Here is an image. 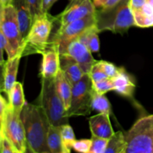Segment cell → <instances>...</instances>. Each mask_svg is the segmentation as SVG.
Wrapping results in <instances>:
<instances>
[{"label":"cell","instance_id":"obj_1","mask_svg":"<svg viewBox=\"0 0 153 153\" xmlns=\"http://www.w3.org/2000/svg\"><path fill=\"white\" fill-rule=\"evenodd\" d=\"M25 129L27 151L34 153H50L47 134L50 123L43 109L37 104L25 102L20 113Z\"/></svg>","mask_w":153,"mask_h":153},{"label":"cell","instance_id":"obj_2","mask_svg":"<svg viewBox=\"0 0 153 153\" xmlns=\"http://www.w3.org/2000/svg\"><path fill=\"white\" fill-rule=\"evenodd\" d=\"M129 1L122 0L113 7L96 9L94 16L97 31H110L114 34H123L131 27L135 26Z\"/></svg>","mask_w":153,"mask_h":153},{"label":"cell","instance_id":"obj_3","mask_svg":"<svg viewBox=\"0 0 153 153\" xmlns=\"http://www.w3.org/2000/svg\"><path fill=\"white\" fill-rule=\"evenodd\" d=\"M50 125L61 126L69 124V117L55 88V79L41 78V89L37 100Z\"/></svg>","mask_w":153,"mask_h":153},{"label":"cell","instance_id":"obj_4","mask_svg":"<svg viewBox=\"0 0 153 153\" xmlns=\"http://www.w3.org/2000/svg\"><path fill=\"white\" fill-rule=\"evenodd\" d=\"M55 17L49 13H43L33 22L29 32L24 39L22 57L43 54L49 47V39Z\"/></svg>","mask_w":153,"mask_h":153},{"label":"cell","instance_id":"obj_5","mask_svg":"<svg viewBox=\"0 0 153 153\" xmlns=\"http://www.w3.org/2000/svg\"><path fill=\"white\" fill-rule=\"evenodd\" d=\"M125 153H153V114L137 120L125 134Z\"/></svg>","mask_w":153,"mask_h":153},{"label":"cell","instance_id":"obj_6","mask_svg":"<svg viewBox=\"0 0 153 153\" xmlns=\"http://www.w3.org/2000/svg\"><path fill=\"white\" fill-rule=\"evenodd\" d=\"M96 20L94 14L88 15L63 26H58L53 36L49 39V47L64 54L70 43L79 38L90 28L95 26Z\"/></svg>","mask_w":153,"mask_h":153},{"label":"cell","instance_id":"obj_7","mask_svg":"<svg viewBox=\"0 0 153 153\" xmlns=\"http://www.w3.org/2000/svg\"><path fill=\"white\" fill-rule=\"evenodd\" d=\"M0 30L7 41L5 52L7 58H12L23 49V37L21 34L16 10L12 4L4 7V15Z\"/></svg>","mask_w":153,"mask_h":153},{"label":"cell","instance_id":"obj_8","mask_svg":"<svg viewBox=\"0 0 153 153\" xmlns=\"http://www.w3.org/2000/svg\"><path fill=\"white\" fill-rule=\"evenodd\" d=\"M94 94L93 83L89 75L85 74L78 82L73 85L70 106L67 110L69 117L88 116L92 111Z\"/></svg>","mask_w":153,"mask_h":153},{"label":"cell","instance_id":"obj_9","mask_svg":"<svg viewBox=\"0 0 153 153\" xmlns=\"http://www.w3.org/2000/svg\"><path fill=\"white\" fill-rule=\"evenodd\" d=\"M1 128L3 135L10 140L16 152H27L26 137L20 114L14 111L9 104L1 120Z\"/></svg>","mask_w":153,"mask_h":153},{"label":"cell","instance_id":"obj_10","mask_svg":"<svg viewBox=\"0 0 153 153\" xmlns=\"http://www.w3.org/2000/svg\"><path fill=\"white\" fill-rule=\"evenodd\" d=\"M96 11L92 0H69V4L60 14L57 15L55 22L63 26L77 19L94 14Z\"/></svg>","mask_w":153,"mask_h":153},{"label":"cell","instance_id":"obj_11","mask_svg":"<svg viewBox=\"0 0 153 153\" xmlns=\"http://www.w3.org/2000/svg\"><path fill=\"white\" fill-rule=\"evenodd\" d=\"M64 54L75 60L85 74H89L92 67L97 62L92 56V52L79 39L69 43Z\"/></svg>","mask_w":153,"mask_h":153},{"label":"cell","instance_id":"obj_12","mask_svg":"<svg viewBox=\"0 0 153 153\" xmlns=\"http://www.w3.org/2000/svg\"><path fill=\"white\" fill-rule=\"evenodd\" d=\"M43 61L40 68V77L55 79L61 68L60 53L53 48H48L43 54Z\"/></svg>","mask_w":153,"mask_h":153},{"label":"cell","instance_id":"obj_13","mask_svg":"<svg viewBox=\"0 0 153 153\" xmlns=\"http://www.w3.org/2000/svg\"><path fill=\"white\" fill-rule=\"evenodd\" d=\"M112 81L114 91L123 97L133 100L136 88L135 81L124 67H120L119 73L116 77L112 79Z\"/></svg>","mask_w":153,"mask_h":153},{"label":"cell","instance_id":"obj_14","mask_svg":"<svg viewBox=\"0 0 153 153\" xmlns=\"http://www.w3.org/2000/svg\"><path fill=\"white\" fill-rule=\"evenodd\" d=\"M88 122L92 135L109 139L114 133L108 114L99 113L90 117Z\"/></svg>","mask_w":153,"mask_h":153},{"label":"cell","instance_id":"obj_15","mask_svg":"<svg viewBox=\"0 0 153 153\" xmlns=\"http://www.w3.org/2000/svg\"><path fill=\"white\" fill-rule=\"evenodd\" d=\"M11 4L16 10L19 28L24 40L29 32L33 23L31 11L26 0H13Z\"/></svg>","mask_w":153,"mask_h":153},{"label":"cell","instance_id":"obj_16","mask_svg":"<svg viewBox=\"0 0 153 153\" xmlns=\"http://www.w3.org/2000/svg\"><path fill=\"white\" fill-rule=\"evenodd\" d=\"M21 58H22V52H19L12 58H7L4 64V92L7 96L16 82V76Z\"/></svg>","mask_w":153,"mask_h":153},{"label":"cell","instance_id":"obj_17","mask_svg":"<svg viewBox=\"0 0 153 153\" xmlns=\"http://www.w3.org/2000/svg\"><path fill=\"white\" fill-rule=\"evenodd\" d=\"M61 69L71 85L79 82L85 75L83 70L75 60L64 54H60Z\"/></svg>","mask_w":153,"mask_h":153},{"label":"cell","instance_id":"obj_18","mask_svg":"<svg viewBox=\"0 0 153 153\" xmlns=\"http://www.w3.org/2000/svg\"><path fill=\"white\" fill-rule=\"evenodd\" d=\"M55 81L57 93L59 95L66 110L67 111L70 108V102H71L73 85L66 77L61 68H60L56 77L55 78Z\"/></svg>","mask_w":153,"mask_h":153},{"label":"cell","instance_id":"obj_19","mask_svg":"<svg viewBox=\"0 0 153 153\" xmlns=\"http://www.w3.org/2000/svg\"><path fill=\"white\" fill-rule=\"evenodd\" d=\"M7 97H8L9 101L8 103L10 107L16 113L20 114L26 102L22 83L16 82Z\"/></svg>","mask_w":153,"mask_h":153},{"label":"cell","instance_id":"obj_20","mask_svg":"<svg viewBox=\"0 0 153 153\" xmlns=\"http://www.w3.org/2000/svg\"><path fill=\"white\" fill-rule=\"evenodd\" d=\"M61 126L50 125L47 134V145L50 153H64L62 139H61Z\"/></svg>","mask_w":153,"mask_h":153},{"label":"cell","instance_id":"obj_21","mask_svg":"<svg viewBox=\"0 0 153 153\" xmlns=\"http://www.w3.org/2000/svg\"><path fill=\"white\" fill-rule=\"evenodd\" d=\"M126 146L125 134L121 131H118L114 133L108 139L105 153H125Z\"/></svg>","mask_w":153,"mask_h":153},{"label":"cell","instance_id":"obj_22","mask_svg":"<svg viewBox=\"0 0 153 153\" xmlns=\"http://www.w3.org/2000/svg\"><path fill=\"white\" fill-rule=\"evenodd\" d=\"M99 32L96 29V26L90 28L79 37V40L84 43L91 52L97 53L100 51V39Z\"/></svg>","mask_w":153,"mask_h":153},{"label":"cell","instance_id":"obj_23","mask_svg":"<svg viewBox=\"0 0 153 153\" xmlns=\"http://www.w3.org/2000/svg\"><path fill=\"white\" fill-rule=\"evenodd\" d=\"M92 110L101 114H111L112 109L111 103L105 94H100L94 91L92 99Z\"/></svg>","mask_w":153,"mask_h":153},{"label":"cell","instance_id":"obj_24","mask_svg":"<svg viewBox=\"0 0 153 153\" xmlns=\"http://www.w3.org/2000/svg\"><path fill=\"white\" fill-rule=\"evenodd\" d=\"M61 139H62L64 153H70L73 145L76 141V136L73 128L69 124L61 126Z\"/></svg>","mask_w":153,"mask_h":153},{"label":"cell","instance_id":"obj_25","mask_svg":"<svg viewBox=\"0 0 153 153\" xmlns=\"http://www.w3.org/2000/svg\"><path fill=\"white\" fill-rule=\"evenodd\" d=\"M91 144L90 153H105V149L107 148L108 139L99 137L97 136L92 135L91 137Z\"/></svg>","mask_w":153,"mask_h":153},{"label":"cell","instance_id":"obj_26","mask_svg":"<svg viewBox=\"0 0 153 153\" xmlns=\"http://www.w3.org/2000/svg\"><path fill=\"white\" fill-rule=\"evenodd\" d=\"M93 83V82H92ZM93 89L95 92L100 94H105L111 91H114V85L112 79H105L103 80L93 83Z\"/></svg>","mask_w":153,"mask_h":153},{"label":"cell","instance_id":"obj_27","mask_svg":"<svg viewBox=\"0 0 153 153\" xmlns=\"http://www.w3.org/2000/svg\"><path fill=\"white\" fill-rule=\"evenodd\" d=\"M135 26L140 28H149L153 26V14L145 15L139 12L133 13Z\"/></svg>","mask_w":153,"mask_h":153},{"label":"cell","instance_id":"obj_28","mask_svg":"<svg viewBox=\"0 0 153 153\" xmlns=\"http://www.w3.org/2000/svg\"><path fill=\"white\" fill-rule=\"evenodd\" d=\"M97 62L109 79H114L119 73L120 67H116L112 63L105 61H97Z\"/></svg>","mask_w":153,"mask_h":153},{"label":"cell","instance_id":"obj_29","mask_svg":"<svg viewBox=\"0 0 153 153\" xmlns=\"http://www.w3.org/2000/svg\"><path fill=\"white\" fill-rule=\"evenodd\" d=\"M89 76L91 78L92 82H100V81L103 80L105 79H107L108 76L105 73V72L103 71L102 69L101 68V67L100 66V64H98V62L95 63L94 64V66L91 68V71L89 73Z\"/></svg>","mask_w":153,"mask_h":153},{"label":"cell","instance_id":"obj_30","mask_svg":"<svg viewBox=\"0 0 153 153\" xmlns=\"http://www.w3.org/2000/svg\"><path fill=\"white\" fill-rule=\"evenodd\" d=\"M42 1L43 0H26L27 4L31 11L33 22L36 18L43 14L42 12Z\"/></svg>","mask_w":153,"mask_h":153},{"label":"cell","instance_id":"obj_31","mask_svg":"<svg viewBox=\"0 0 153 153\" xmlns=\"http://www.w3.org/2000/svg\"><path fill=\"white\" fill-rule=\"evenodd\" d=\"M92 141L91 139H81V140H76L73 145V149L76 152L81 153H88L90 152Z\"/></svg>","mask_w":153,"mask_h":153},{"label":"cell","instance_id":"obj_32","mask_svg":"<svg viewBox=\"0 0 153 153\" xmlns=\"http://www.w3.org/2000/svg\"><path fill=\"white\" fill-rule=\"evenodd\" d=\"M121 1L122 0H94L93 2L96 9H100L113 7Z\"/></svg>","mask_w":153,"mask_h":153},{"label":"cell","instance_id":"obj_33","mask_svg":"<svg viewBox=\"0 0 153 153\" xmlns=\"http://www.w3.org/2000/svg\"><path fill=\"white\" fill-rule=\"evenodd\" d=\"M1 153H17L16 149L13 147V144L10 143V140L3 135L2 143H1Z\"/></svg>","mask_w":153,"mask_h":153},{"label":"cell","instance_id":"obj_34","mask_svg":"<svg viewBox=\"0 0 153 153\" xmlns=\"http://www.w3.org/2000/svg\"><path fill=\"white\" fill-rule=\"evenodd\" d=\"M6 45H7L6 39L4 37V34H2V32L0 30V63L1 64H4L5 63V61H4V58H3V52H4V50H5Z\"/></svg>","mask_w":153,"mask_h":153},{"label":"cell","instance_id":"obj_35","mask_svg":"<svg viewBox=\"0 0 153 153\" xmlns=\"http://www.w3.org/2000/svg\"><path fill=\"white\" fill-rule=\"evenodd\" d=\"M146 2L147 0H130L129 4L131 10H132V12L140 10Z\"/></svg>","mask_w":153,"mask_h":153},{"label":"cell","instance_id":"obj_36","mask_svg":"<svg viewBox=\"0 0 153 153\" xmlns=\"http://www.w3.org/2000/svg\"><path fill=\"white\" fill-rule=\"evenodd\" d=\"M8 104L7 102L6 101L5 99L1 96V92H0V120H2L3 117H4V114H5L6 110H7V107H8Z\"/></svg>","mask_w":153,"mask_h":153},{"label":"cell","instance_id":"obj_37","mask_svg":"<svg viewBox=\"0 0 153 153\" xmlns=\"http://www.w3.org/2000/svg\"><path fill=\"white\" fill-rule=\"evenodd\" d=\"M58 0H43L42 1V12L43 13H49V10Z\"/></svg>","mask_w":153,"mask_h":153},{"label":"cell","instance_id":"obj_38","mask_svg":"<svg viewBox=\"0 0 153 153\" xmlns=\"http://www.w3.org/2000/svg\"><path fill=\"white\" fill-rule=\"evenodd\" d=\"M4 64H1L0 63V92H4Z\"/></svg>","mask_w":153,"mask_h":153},{"label":"cell","instance_id":"obj_39","mask_svg":"<svg viewBox=\"0 0 153 153\" xmlns=\"http://www.w3.org/2000/svg\"><path fill=\"white\" fill-rule=\"evenodd\" d=\"M12 1L13 0H0V6L2 7H5L6 6L12 4Z\"/></svg>","mask_w":153,"mask_h":153},{"label":"cell","instance_id":"obj_40","mask_svg":"<svg viewBox=\"0 0 153 153\" xmlns=\"http://www.w3.org/2000/svg\"><path fill=\"white\" fill-rule=\"evenodd\" d=\"M3 15H4V7L0 6V26H1V22H2Z\"/></svg>","mask_w":153,"mask_h":153},{"label":"cell","instance_id":"obj_41","mask_svg":"<svg viewBox=\"0 0 153 153\" xmlns=\"http://www.w3.org/2000/svg\"><path fill=\"white\" fill-rule=\"evenodd\" d=\"M2 138H3V133H2V131H1V128H0V152H1V143H2Z\"/></svg>","mask_w":153,"mask_h":153},{"label":"cell","instance_id":"obj_42","mask_svg":"<svg viewBox=\"0 0 153 153\" xmlns=\"http://www.w3.org/2000/svg\"><path fill=\"white\" fill-rule=\"evenodd\" d=\"M147 3L153 8V0H147Z\"/></svg>","mask_w":153,"mask_h":153},{"label":"cell","instance_id":"obj_43","mask_svg":"<svg viewBox=\"0 0 153 153\" xmlns=\"http://www.w3.org/2000/svg\"><path fill=\"white\" fill-rule=\"evenodd\" d=\"M1 128V121L0 120V128Z\"/></svg>","mask_w":153,"mask_h":153},{"label":"cell","instance_id":"obj_44","mask_svg":"<svg viewBox=\"0 0 153 153\" xmlns=\"http://www.w3.org/2000/svg\"><path fill=\"white\" fill-rule=\"evenodd\" d=\"M92 1H94V0H92Z\"/></svg>","mask_w":153,"mask_h":153}]
</instances>
